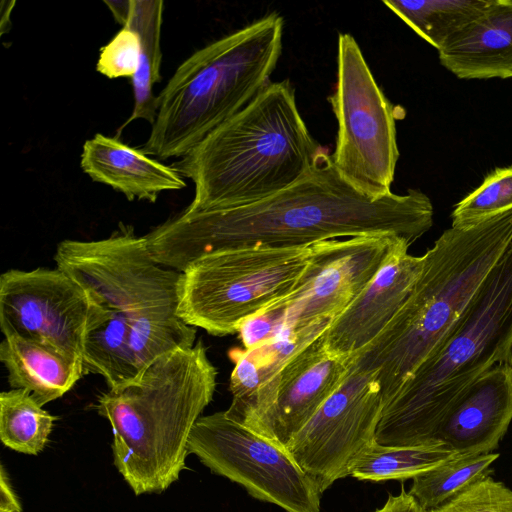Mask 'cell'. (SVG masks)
<instances>
[{"label":"cell","mask_w":512,"mask_h":512,"mask_svg":"<svg viewBox=\"0 0 512 512\" xmlns=\"http://www.w3.org/2000/svg\"><path fill=\"white\" fill-rule=\"evenodd\" d=\"M433 213L420 190L381 198L363 194L324 152L308 176L273 196L234 208L184 211L145 237L156 262L183 272L203 255L245 247H303L366 235H394L411 245L432 227Z\"/></svg>","instance_id":"6da1fadb"},{"label":"cell","mask_w":512,"mask_h":512,"mask_svg":"<svg viewBox=\"0 0 512 512\" xmlns=\"http://www.w3.org/2000/svg\"><path fill=\"white\" fill-rule=\"evenodd\" d=\"M325 151L310 134L288 80L247 106L171 164L195 185L188 212L251 204L308 176Z\"/></svg>","instance_id":"7a4b0ae2"},{"label":"cell","mask_w":512,"mask_h":512,"mask_svg":"<svg viewBox=\"0 0 512 512\" xmlns=\"http://www.w3.org/2000/svg\"><path fill=\"white\" fill-rule=\"evenodd\" d=\"M217 370L201 341L156 358L95 406L112 428L114 465L135 495L162 493L186 468L193 426L211 402Z\"/></svg>","instance_id":"3957f363"},{"label":"cell","mask_w":512,"mask_h":512,"mask_svg":"<svg viewBox=\"0 0 512 512\" xmlns=\"http://www.w3.org/2000/svg\"><path fill=\"white\" fill-rule=\"evenodd\" d=\"M511 244L512 209L445 230L423 255L420 276L401 309L354 355L355 367L376 375L384 405L442 343Z\"/></svg>","instance_id":"277c9868"},{"label":"cell","mask_w":512,"mask_h":512,"mask_svg":"<svg viewBox=\"0 0 512 512\" xmlns=\"http://www.w3.org/2000/svg\"><path fill=\"white\" fill-rule=\"evenodd\" d=\"M512 362V244L487 274L442 343L384 405L375 440L435 446V432L462 392Z\"/></svg>","instance_id":"5b68a950"},{"label":"cell","mask_w":512,"mask_h":512,"mask_svg":"<svg viewBox=\"0 0 512 512\" xmlns=\"http://www.w3.org/2000/svg\"><path fill=\"white\" fill-rule=\"evenodd\" d=\"M284 21L273 12L197 50L157 96V115L141 150L181 158L247 106L271 81Z\"/></svg>","instance_id":"8992f818"},{"label":"cell","mask_w":512,"mask_h":512,"mask_svg":"<svg viewBox=\"0 0 512 512\" xmlns=\"http://www.w3.org/2000/svg\"><path fill=\"white\" fill-rule=\"evenodd\" d=\"M309 255L310 246H256L203 255L181 274L177 315L213 336L234 334L294 291Z\"/></svg>","instance_id":"52a82bcc"},{"label":"cell","mask_w":512,"mask_h":512,"mask_svg":"<svg viewBox=\"0 0 512 512\" xmlns=\"http://www.w3.org/2000/svg\"><path fill=\"white\" fill-rule=\"evenodd\" d=\"M328 100L337 121L336 170L365 195L393 193L399 158L394 108L349 33L338 35L337 79Z\"/></svg>","instance_id":"ba28073f"},{"label":"cell","mask_w":512,"mask_h":512,"mask_svg":"<svg viewBox=\"0 0 512 512\" xmlns=\"http://www.w3.org/2000/svg\"><path fill=\"white\" fill-rule=\"evenodd\" d=\"M54 259L90 302L123 313L130 327L177 315L182 272L156 262L146 237L136 235L131 226L121 225L101 240H64Z\"/></svg>","instance_id":"9c48e42d"},{"label":"cell","mask_w":512,"mask_h":512,"mask_svg":"<svg viewBox=\"0 0 512 512\" xmlns=\"http://www.w3.org/2000/svg\"><path fill=\"white\" fill-rule=\"evenodd\" d=\"M213 473L285 512H320V491L287 448L235 421L225 411L200 417L188 441Z\"/></svg>","instance_id":"30bf717a"},{"label":"cell","mask_w":512,"mask_h":512,"mask_svg":"<svg viewBox=\"0 0 512 512\" xmlns=\"http://www.w3.org/2000/svg\"><path fill=\"white\" fill-rule=\"evenodd\" d=\"M383 408L376 375L352 364L341 386L288 442L287 450L320 493L350 475L375 441Z\"/></svg>","instance_id":"8fae6325"},{"label":"cell","mask_w":512,"mask_h":512,"mask_svg":"<svg viewBox=\"0 0 512 512\" xmlns=\"http://www.w3.org/2000/svg\"><path fill=\"white\" fill-rule=\"evenodd\" d=\"M402 243L409 244L394 235H366L310 245L308 263L296 288L277 301L285 309L284 329L337 317Z\"/></svg>","instance_id":"7c38bea8"},{"label":"cell","mask_w":512,"mask_h":512,"mask_svg":"<svg viewBox=\"0 0 512 512\" xmlns=\"http://www.w3.org/2000/svg\"><path fill=\"white\" fill-rule=\"evenodd\" d=\"M90 300L59 268L10 269L0 276V328L81 358Z\"/></svg>","instance_id":"4fadbf2b"},{"label":"cell","mask_w":512,"mask_h":512,"mask_svg":"<svg viewBox=\"0 0 512 512\" xmlns=\"http://www.w3.org/2000/svg\"><path fill=\"white\" fill-rule=\"evenodd\" d=\"M353 360L328 352L322 334L285 364L243 425L286 447L341 386Z\"/></svg>","instance_id":"5bb4252c"},{"label":"cell","mask_w":512,"mask_h":512,"mask_svg":"<svg viewBox=\"0 0 512 512\" xmlns=\"http://www.w3.org/2000/svg\"><path fill=\"white\" fill-rule=\"evenodd\" d=\"M402 243L356 299L324 331L331 354L350 357L368 346L401 309L416 284L424 256Z\"/></svg>","instance_id":"9a60e30c"},{"label":"cell","mask_w":512,"mask_h":512,"mask_svg":"<svg viewBox=\"0 0 512 512\" xmlns=\"http://www.w3.org/2000/svg\"><path fill=\"white\" fill-rule=\"evenodd\" d=\"M512 421V362L469 385L440 422L434 442L462 456L491 453Z\"/></svg>","instance_id":"2e32d148"},{"label":"cell","mask_w":512,"mask_h":512,"mask_svg":"<svg viewBox=\"0 0 512 512\" xmlns=\"http://www.w3.org/2000/svg\"><path fill=\"white\" fill-rule=\"evenodd\" d=\"M80 165L93 181L112 187L129 201L155 202L164 191L186 187L183 177L171 166L101 133L85 141Z\"/></svg>","instance_id":"e0dca14e"},{"label":"cell","mask_w":512,"mask_h":512,"mask_svg":"<svg viewBox=\"0 0 512 512\" xmlns=\"http://www.w3.org/2000/svg\"><path fill=\"white\" fill-rule=\"evenodd\" d=\"M438 52L440 63L458 78L512 77V0H490Z\"/></svg>","instance_id":"ac0fdd59"},{"label":"cell","mask_w":512,"mask_h":512,"mask_svg":"<svg viewBox=\"0 0 512 512\" xmlns=\"http://www.w3.org/2000/svg\"><path fill=\"white\" fill-rule=\"evenodd\" d=\"M332 320L324 318L308 325L292 327L253 348L230 351L234 368L229 383L232 402L225 411L227 416L244 423L261 394L285 364L320 337Z\"/></svg>","instance_id":"d6986e66"},{"label":"cell","mask_w":512,"mask_h":512,"mask_svg":"<svg viewBox=\"0 0 512 512\" xmlns=\"http://www.w3.org/2000/svg\"><path fill=\"white\" fill-rule=\"evenodd\" d=\"M0 360L11 388L27 390L40 406L63 396L85 373L83 359L18 336L4 337Z\"/></svg>","instance_id":"ffe728a7"},{"label":"cell","mask_w":512,"mask_h":512,"mask_svg":"<svg viewBox=\"0 0 512 512\" xmlns=\"http://www.w3.org/2000/svg\"><path fill=\"white\" fill-rule=\"evenodd\" d=\"M129 329L123 313L90 302L83 342L84 371L104 377L109 389L141 372L129 346Z\"/></svg>","instance_id":"44dd1931"},{"label":"cell","mask_w":512,"mask_h":512,"mask_svg":"<svg viewBox=\"0 0 512 512\" xmlns=\"http://www.w3.org/2000/svg\"><path fill=\"white\" fill-rule=\"evenodd\" d=\"M163 11L162 0H131L129 19L125 26L137 32L141 50L138 69L131 78L134 107L131 116L121 128L137 119H144L151 125L155 121L157 96L153 93V87L161 80L160 38Z\"/></svg>","instance_id":"7402d4cb"},{"label":"cell","mask_w":512,"mask_h":512,"mask_svg":"<svg viewBox=\"0 0 512 512\" xmlns=\"http://www.w3.org/2000/svg\"><path fill=\"white\" fill-rule=\"evenodd\" d=\"M490 0H385L386 5L438 51L475 20Z\"/></svg>","instance_id":"603a6c76"},{"label":"cell","mask_w":512,"mask_h":512,"mask_svg":"<svg viewBox=\"0 0 512 512\" xmlns=\"http://www.w3.org/2000/svg\"><path fill=\"white\" fill-rule=\"evenodd\" d=\"M462 455L444 445L392 447L371 443L355 461L350 475L358 480H405Z\"/></svg>","instance_id":"cb8c5ba5"},{"label":"cell","mask_w":512,"mask_h":512,"mask_svg":"<svg viewBox=\"0 0 512 512\" xmlns=\"http://www.w3.org/2000/svg\"><path fill=\"white\" fill-rule=\"evenodd\" d=\"M56 419L27 390L0 394V438L12 450L37 455L47 444Z\"/></svg>","instance_id":"d4e9b609"},{"label":"cell","mask_w":512,"mask_h":512,"mask_svg":"<svg viewBox=\"0 0 512 512\" xmlns=\"http://www.w3.org/2000/svg\"><path fill=\"white\" fill-rule=\"evenodd\" d=\"M498 453L460 456L413 478L408 491L425 510L435 509L490 476Z\"/></svg>","instance_id":"484cf974"},{"label":"cell","mask_w":512,"mask_h":512,"mask_svg":"<svg viewBox=\"0 0 512 512\" xmlns=\"http://www.w3.org/2000/svg\"><path fill=\"white\" fill-rule=\"evenodd\" d=\"M511 209L512 167L498 168L455 206L451 227L473 226Z\"/></svg>","instance_id":"4316f807"},{"label":"cell","mask_w":512,"mask_h":512,"mask_svg":"<svg viewBox=\"0 0 512 512\" xmlns=\"http://www.w3.org/2000/svg\"><path fill=\"white\" fill-rule=\"evenodd\" d=\"M425 512H512V489L488 476Z\"/></svg>","instance_id":"83f0119b"},{"label":"cell","mask_w":512,"mask_h":512,"mask_svg":"<svg viewBox=\"0 0 512 512\" xmlns=\"http://www.w3.org/2000/svg\"><path fill=\"white\" fill-rule=\"evenodd\" d=\"M140 50L139 35L124 26L101 48L96 70L109 79L132 78L138 69Z\"/></svg>","instance_id":"f1b7e54d"},{"label":"cell","mask_w":512,"mask_h":512,"mask_svg":"<svg viewBox=\"0 0 512 512\" xmlns=\"http://www.w3.org/2000/svg\"><path fill=\"white\" fill-rule=\"evenodd\" d=\"M373 512H425L414 497L404 488L398 495H390L385 504Z\"/></svg>","instance_id":"f546056e"},{"label":"cell","mask_w":512,"mask_h":512,"mask_svg":"<svg viewBox=\"0 0 512 512\" xmlns=\"http://www.w3.org/2000/svg\"><path fill=\"white\" fill-rule=\"evenodd\" d=\"M0 487V512H22L19 499L13 490L8 474L3 465H1Z\"/></svg>","instance_id":"4dcf8cb0"},{"label":"cell","mask_w":512,"mask_h":512,"mask_svg":"<svg viewBox=\"0 0 512 512\" xmlns=\"http://www.w3.org/2000/svg\"><path fill=\"white\" fill-rule=\"evenodd\" d=\"M104 3L107 5L109 10L111 11L115 20L122 26H125L129 19L131 0H125V1H107V0H105Z\"/></svg>","instance_id":"1f68e13d"}]
</instances>
